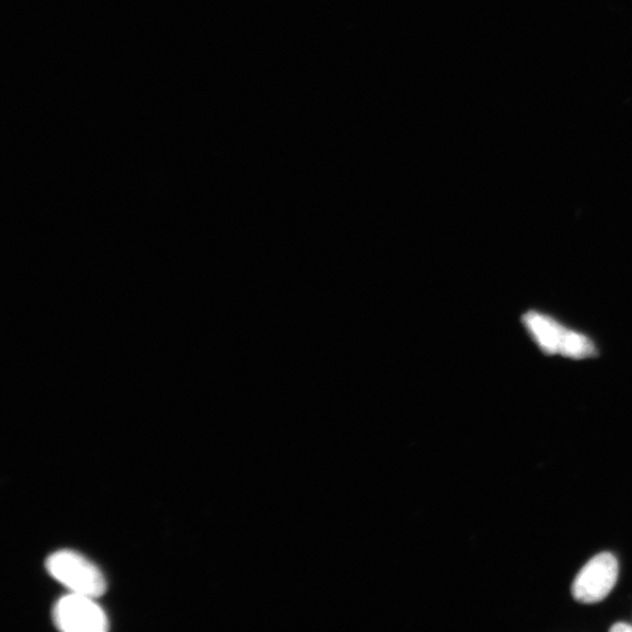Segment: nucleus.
Instances as JSON below:
<instances>
[{"mask_svg":"<svg viewBox=\"0 0 632 632\" xmlns=\"http://www.w3.org/2000/svg\"><path fill=\"white\" fill-rule=\"evenodd\" d=\"M522 323L545 355H561L573 360H586L597 355V348L589 336L566 328L550 315L529 311L524 314Z\"/></svg>","mask_w":632,"mask_h":632,"instance_id":"1","label":"nucleus"},{"mask_svg":"<svg viewBox=\"0 0 632 632\" xmlns=\"http://www.w3.org/2000/svg\"><path fill=\"white\" fill-rule=\"evenodd\" d=\"M46 570L74 594L95 599L107 589L104 574L87 558L72 551H59L49 555Z\"/></svg>","mask_w":632,"mask_h":632,"instance_id":"2","label":"nucleus"},{"mask_svg":"<svg viewBox=\"0 0 632 632\" xmlns=\"http://www.w3.org/2000/svg\"><path fill=\"white\" fill-rule=\"evenodd\" d=\"M54 620L60 630L67 632H105L110 628L107 614L94 597L74 593L57 602Z\"/></svg>","mask_w":632,"mask_h":632,"instance_id":"3","label":"nucleus"},{"mask_svg":"<svg viewBox=\"0 0 632 632\" xmlns=\"http://www.w3.org/2000/svg\"><path fill=\"white\" fill-rule=\"evenodd\" d=\"M619 578V562L610 553L593 558L578 573L573 585V595L578 602H601L611 593Z\"/></svg>","mask_w":632,"mask_h":632,"instance_id":"4","label":"nucleus"},{"mask_svg":"<svg viewBox=\"0 0 632 632\" xmlns=\"http://www.w3.org/2000/svg\"><path fill=\"white\" fill-rule=\"evenodd\" d=\"M610 630L614 632H632V625L627 623H617Z\"/></svg>","mask_w":632,"mask_h":632,"instance_id":"5","label":"nucleus"}]
</instances>
